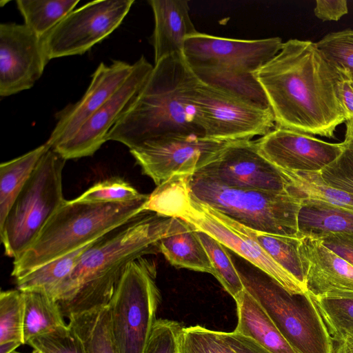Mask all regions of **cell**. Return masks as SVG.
I'll return each instance as SVG.
<instances>
[{
  "mask_svg": "<svg viewBox=\"0 0 353 353\" xmlns=\"http://www.w3.org/2000/svg\"><path fill=\"white\" fill-rule=\"evenodd\" d=\"M276 127L333 138L345 123L337 92L339 74L316 43L290 39L255 72Z\"/></svg>",
  "mask_w": 353,
  "mask_h": 353,
  "instance_id": "obj_1",
  "label": "cell"
},
{
  "mask_svg": "<svg viewBox=\"0 0 353 353\" xmlns=\"http://www.w3.org/2000/svg\"><path fill=\"white\" fill-rule=\"evenodd\" d=\"M172 219L142 211L93 241L53 296L63 316L108 305L128 264L159 252Z\"/></svg>",
  "mask_w": 353,
  "mask_h": 353,
  "instance_id": "obj_2",
  "label": "cell"
},
{
  "mask_svg": "<svg viewBox=\"0 0 353 353\" xmlns=\"http://www.w3.org/2000/svg\"><path fill=\"white\" fill-rule=\"evenodd\" d=\"M199 82L183 53L161 59L106 141L119 142L130 150L166 136L205 137L192 101Z\"/></svg>",
  "mask_w": 353,
  "mask_h": 353,
  "instance_id": "obj_3",
  "label": "cell"
},
{
  "mask_svg": "<svg viewBox=\"0 0 353 353\" xmlns=\"http://www.w3.org/2000/svg\"><path fill=\"white\" fill-rule=\"evenodd\" d=\"M147 199L128 203L65 200L25 253L13 261L19 279L34 269L97 239L143 211Z\"/></svg>",
  "mask_w": 353,
  "mask_h": 353,
  "instance_id": "obj_4",
  "label": "cell"
},
{
  "mask_svg": "<svg viewBox=\"0 0 353 353\" xmlns=\"http://www.w3.org/2000/svg\"><path fill=\"white\" fill-rule=\"evenodd\" d=\"M189 186L197 199L249 228L300 238L301 200L288 192L226 186L196 174L191 176Z\"/></svg>",
  "mask_w": 353,
  "mask_h": 353,
  "instance_id": "obj_5",
  "label": "cell"
},
{
  "mask_svg": "<svg viewBox=\"0 0 353 353\" xmlns=\"http://www.w3.org/2000/svg\"><path fill=\"white\" fill-rule=\"evenodd\" d=\"M65 160L50 148L41 157L0 227L5 254L19 259L65 201L62 176Z\"/></svg>",
  "mask_w": 353,
  "mask_h": 353,
  "instance_id": "obj_6",
  "label": "cell"
},
{
  "mask_svg": "<svg viewBox=\"0 0 353 353\" xmlns=\"http://www.w3.org/2000/svg\"><path fill=\"white\" fill-rule=\"evenodd\" d=\"M257 301L297 353H334V342L311 295L291 294L264 272H239Z\"/></svg>",
  "mask_w": 353,
  "mask_h": 353,
  "instance_id": "obj_7",
  "label": "cell"
},
{
  "mask_svg": "<svg viewBox=\"0 0 353 353\" xmlns=\"http://www.w3.org/2000/svg\"><path fill=\"white\" fill-rule=\"evenodd\" d=\"M157 266L146 257L130 262L108 303L112 335L119 353H143L157 321L160 293Z\"/></svg>",
  "mask_w": 353,
  "mask_h": 353,
  "instance_id": "obj_8",
  "label": "cell"
},
{
  "mask_svg": "<svg viewBox=\"0 0 353 353\" xmlns=\"http://www.w3.org/2000/svg\"><path fill=\"white\" fill-rule=\"evenodd\" d=\"M193 103L205 138L232 142L263 137L276 125L271 109H264L199 80Z\"/></svg>",
  "mask_w": 353,
  "mask_h": 353,
  "instance_id": "obj_9",
  "label": "cell"
},
{
  "mask_svg": "<svg viewBox=\"0 0 353 353\" xmlns=\"http://www.w3.org/2000/svg\"><path fill=\"white\" fill-rule=\"evenodd\" d=\"M134 2L93 1L72 11L43 38L49 60L84 54L120 26Z\"/></svg>",
  "mask_w": 353,
  "mask_h": 353,
  "instance_id": "obj_10",
  "label": "cell"
},
{
  "mask_svg": "<svg viewBox=\"0 0 353 353\" xmlns=\"http://www.w3.org/2000/svg\"><path fill=\"white\" fill-rule=\"evenodd\" d=\"M228 143L194 134L171 135L145 141L130 152L157 186L174 175L192 176Z\"/></svg>",
  "mask_w": 353,
  "mask_h": 353,
  "instance_id": "obj_11",
  "label": "cell"
},
{
  "mask_svg": "<svg viewBox=\"0 0 353 353\" xmlns=\"http://www.w3.org/2000/svg\"><path fill=\"white\" fill-rule=\"evenodd\" d=\"M194 174L226 186L270 192H287L290 184L252 139L229 142Z\"/></svg>",
  "mask_w": 353,
  "mask_h": 353,
  "instance_id": "obj_12",
  "label": "cell"
},
{
  "mask_svg": "<svg viewBox=\"0 0 353 353\" xmlns=\"http://www.w3.org/2000/svg\"><path fill=\"white\" fill-rule=\"evenodd\" d=\"M280 37L236 39L196 32L185 41L183 55L192 68L255 73L281 50Z\"/></svg>",
  "mask_w": 353,
  "mask_h": 353,
  "instance_id": "obj_13",
  "label": "cell"
},
{
  "mask_svg": "<svg viewBox=\"0 0 353 353\" xmlns=\"http://www.w3.org/2000/svg\"><path fill=\"white\" fill-rule=\"evenodd\" d=\"M177 218L216 239L275 280L290 293L306 292L296 279L279 265L257 243L239 231L230 218L201 202L191 192L188 204Z\"/></svg>",
  "mask_w": 353,
  "mask_h": 353,
  "instance_id": "obj_14",
  "label": "cell"
},
{
  "mask_svg": "<svg viewBox=\"0 0 353 353\" xmlns=\"http://www.w3.org/2000/svg\"><path fill=\"white\" fill-rule=\"evenodd\" d=\"M154 65L142 55L120 88L68 141L54 148L65 160L92 156L142 89Z\"/></svg>",
  "mask_w": 353,
  "mask_h": 353,
  "instance_id": "obj_15",
  "label": "cell"
},
{
  "mask_svg": "<svg viewBox=\"0 0 353 353\" xmlns=\"http://www.w3.org/2000/svg\"><path fill=\"white\" fill-rule=\"evenodd\" d=\"M49 61L43 38L24 23L0 24L1 97L30 89Z\"/></svg>",
  "mask_w": 353,
  "mask_h": 353,
  "instance_id": "obj_16",
  "label": "cell"
},
{
  "mask_svg": "<svg viewBox=\"0 0 353 353\" xmlns=\"http://www.w3.org/2000/svg\"><path fill=\"white\" fill-rule=\"evenodd\" d=\"M256 141L259 152L279 169L319 172L343 152L345 143H328L310 134L276 127Z\"/></svg>",
  "mask_w": 353,
  "mask_h": 353,
  "instance_id": "obj_17",
  "label": "cell"
},
{
  "mask_svg": "<svg viewBox=\"0 0 353 353\" xmlns=\"http://www.w3.org/2000/svg\"><path fill=\"white\" fill-rule=\"evenodd\" d=\"M133 69V64L115 60L101 62L97 68L83 97L55 114L57 123L46 143L54 148L70 139L82 125L120 88Z\"/></svg>",
  "mask_w": 353,
  "mask_h": 353,
  "instance_id": "obj_18",
  "label": "cell"
},
{
  "mask_svg": "<svg viewBox=\"0 0 353 353\" xmlns=\"http://www.w3.org/2000/svg\"><path fill=\"white\" fill-rule=\"evenodd\" d=\"M300 252L305 271V287L311 296L353 292V266L319 239L301 238Z\"/></svg>",
  "mask_w": 353,
  "mask_h": 353,
  "instance_id": "obj_19",
  "label": "cell"
},
{
  "mask_svg": "<svg viewBox=\"0 0 353 353\" xmlns=\"http://www.w3.org/2000/svg\"><path fill=\"white\" fill-rule=\"evenodd\" d=\"M154 28L151 37L154 63L161 59L183 53L185 39L198 32L190 15L185 0H150Z\"/></svg>",
  "mask_w": 353,
  "mask_h": 353,
  "instance_id": "obj_20",
  "label": "cell"
},
{
  "mask_svg": "<svg viewBox=\"0 0 353 353\" xmlns=\"http://www.w3.org/2000/svg\"><path fill=\"white\" fill-rule=\"evenodd\" d=\"M159 249L174 266L214 274L197 230L181 219L173 218L168 232L160 240Z\"/></svg>",
  "mask_w": 353,
  "mask_h": 353,
  "instance_id": "obj_21",
  "label": "cell"
},
{
  "mask_svg": "<svg viewBox=\"0 0 353 353\" xmlns=\"http://www.w3.org/2000/svg\"><path fill=\"white\" fill-rule=\"evenodd\" d=\"M235 301L238 317L235 332L252 339L272 353H297L245 289Z\"/></svg>",
  "mask_w": 353,
  "mask_h": 353,
  "instance_id": "obj_22",
  "label": "cell"
},
{
  "mask_svg": "<svg viewBox=\"0 0 353 353\" xmlns=\"http://www.w3.org/2000/svg\"><path fill=\"white\" fill-rule=\"evenodd\" d=\"M298 230L301 239H320L332 234H353V211L314 199H301Z\"/></svg>",
  "mask_w": 353,
  "mask_h": 353,
  "instance_id": "obj_23",
  "label": "cell"
},
{
  "mask_svg": "<svg viewBox=\"0 0 353 353\" xmlns=\"http://www.w3.org/2000/svg\"><path fill=\"white\" fill-rule=\"evenodd\" d=\"M23 304V341L66 327L59 302L50 295L37 291H21Z\"/></svg>",
  "mask_w": 353,
  "mask_h": 353,
  "instance_id": "obj_24",
  "label": "cell"
},
{
  "mask_svg": "<svg viewBox=\"0 0 353 353\" xmlns=\"http://www.w3.org/2000/svg\"><path fill=\"white\" fill-rule=\"evenodd\" d=\"M50 146L46 142L35 149L0 165V227L43 155Z\"/></svg>",
  "mask_w": 353,
  "mask_h": 353,
  "instance_id": "obj_25",
  "label": "cell"
},
{
  "mask_svg": "<svg viewBox=\"0 0 353 353\" xmlns=\"http://www.w3.org/2000/svg\"><path fill=\"white\" fill-rule=\"evenodd\" d=\"M234 225L257 243L305 290V271L300 252V238L272 234L249 228L232 219Z\"/></svg>",
  "mask_w": 353,
  "mask_h": 353,
  "instance_id": "obj_26",
  "label": "cell"
},
{
  "mask_svg": "<svg viewBox=\"0 0 353 353\" xmlns=\"http://www.w3.org/2000/svg\"><path fill=\"white\" fill-rule=\"evenodd\" d=\"M192 69L201 82L262 108L271 109L255 73L209 68Z\"/></svg>",
  "mask_w": 353,
  "mask_h": 353,
  "instance_id": "obj_27",
  "label": "cell"
},
{
  "mask_svg": "<svg viewBox=\"0 0 353 353\" xmlns=\"http://www.w3.org/2000/svg\"><path fill=\"white\" fill-rule=\"evenodd\" d=\"M68 320L85 353H119L112 332L108 305L72 315Z\"/></svg>",
  "mask_w": 353,
  "mask_h": 353,
  "instance_id": "obj_28",
  "label": "cell"
},
{
  "mask_svg": "<svg viewBox=\"0 0 353 353\" xmlns=\"http://www.w3.org/2000/svg\"><path fill=\"white\" fill-rule=\"evenodd\" d=\"M92 242L57 258L16 279L17 289L20 291L41 292L53 297L57 290L70 275L83 253Z\"/></svg>",
  "mask_w": 353,
  "mask_h": 353,
  "instance_id": "obj_29",
  "label": "cell"
},
{
  "mask_svg": "<svg viewBox=\"0 0 353 353\" xmlns=\"http://www.w3.org/2000/svg\"><path fill=\"white\" fill-rule=\"evenodd\" d=\"M290 180L287 192L299 199H310L353 211V195L326 184L320 172L282 170Z\"/></svg>",
  "mask_w": 353,
  "mask_h": 353,
  "instance_id": "obj_30",
  "label": "cell"
},
{
  "mask_svg": "<svg viewBox=\"0 0 353 353\" xmlns=\"http://www.w3.org/2000/svg\"><path fill=\"white\" fill-rule=\"evenodd\" d=\"M79 2V0H17L16 4L24 24L43 38L74 10Z\"/></svg>",
  "mask_w": 353,
  "mask_h": 353,
  "instance_id": "obj_31",
  "label": "cell"
},
{
  "mask_svg": "<svg viewBox=\"0 0 353 353\" xmlns=\"http://www.w3.org/2000/svg\"><path fill=\"white\" fill-rule=\"evenodd\" d=\"M311 296L334 343L353 337V292Z\"/></svg>",
  "mask_w": 353,
  "mask_h": 353,
  "instance_id": "obj_32",
  "label": "cell"
},
{
  "mask_svg": "<svg viewBox=\"0 0 353 353\" xmlns=\"http://www.w3.org/2000/svg\"><path fill=\"white\" fill-rule=\"evenodd\" d=\"M190 175H174L157 185L143 207V211L176 218L190 199Z\"/></svg>",
  "mask_w": 353,
  "mask_h": 353,
  "instance_id": "obj_33",
  "label": "cell"
},
{
  "mask_svg": "<svg viewBox=\"0 0 353 353\" xmlns=\"http://www.w3.org/2000/svg\"><path fill=\"white\" fill-rule=\"evenodd\" d=\"M196 230L211 261L213 275L235 300L245 290L239 271L221 243L208 234Z\"/></svg>",
  "mask_w": 353,
  "mask_h": 353,
  "instance_id": "obj_34",
  "label": "cell"
},
{
  "mask_svg": "<svg viewBox=\"0 0 353 353\" xmlns=\"http://www.w3.org/2000/svg\"><path fill=\"white\" fill-rule=\"evenodd\" d=\"M148 196L139 192L125 180L112 177L96 183L74 199L84 203H128L147 199Z\"/></svg>",
  "mask_w": 353,
  "mask_h": 353,
  "instance_id": "obj_35",
  "label": "cell"
},
{
  "mask_svg": "<svg viewBox=\"0 0 353 353\" xmlns=\"http://www.w3.org/2000/svg\"><path fill=\"white\" fill-rule=\"evenodd\" d=\"M11 341L24 344L23 297L18 289L0 293V344Z\"/></svg>",
  "mask_w": 353,
  "mask_h": 353,
  "instance_id": "obj_36",
  "label": "cell"
},
{
  "mask_svg": "<svg viewBox=\"0 0 353 353\" xmlns=\"http://www.w3.org/2000/svg\"><path fill=\"white\" fill-rule=\"evenodd\" d=\"M316 45L336 71L353 77V30L328 33Z\"/></svg>",
  "mask_w": 353,
  "mask_h": 353,
  "instance_id": "obj_37",
  "label": "cell"
},
{
  "mask_svg": "<svg viewBox=\"0 0 353 353\" xmlns=\"http://www.w3.org/2000/svg\"><path fill=\"white\" fill-rule=\"evenodd\" d=\"M183 328L177 321L157 319L143 353H183Z\"/></svg>",
  "mask_w": 353,
  "mask_h": 353,
  "instance_id": "obj_38",
  "label": "cell"
},
{
  "mask_svg": "<svg viewBox=\"0 0 353 353\" xmlns=\"http://www.w3.org/2000/svg\"><path fill=\"white\" fill-rule=\"evenodd\" d=\"M183 353H236L219 331L199 325L183 328Z\"/></svg>",
  "mask_w": 353,
  "mask_h": 353,
  "instance_id": "obj_39",
  "label": "cell"
},
{
  "mask_svg": "<svg viewBox=\"0 0 353 353\" xmlns=\"http://www.w3.org/2000/svg\"><path fill=\"white\" fill-rule=\"evenodd\" d=\"M28 344L43 353H85L82 341L69 325L38 336Z\"/></svg>",
  "mask_w": 353,
  "mask_h": 353,
  "instance_id": "obj_40",
  "label": "cell"
},
{
  "mask_svg": "<svg viewBox=\"0 0 353 353\" xmlns=\"http://www.w3.org/2000/svg\"><path fill=\"white\" fill-rule=\"evenodd\" d=\"M345 143L341 154L319 172L326 184L353 195V148Z\"/></svg>",
  "mask_w": 353,
  "mask_h": 353,
  "instance_id": "obj_41",
  "label": "cell"
},
{
  "mask_svg": "<svg viewBox=\"0 0 353 353\" xmlns=\"http://www.w3.org/2000/svg\"><path fill=\"white\" fill-rule=\"evenodd\" d=\"M319 240L325 247L353 266V234H332Z\"/></svg>",
  "mask_w": 353,
  "mask_h": 353,
  "instance_id": "obj_42",
  "label": "cell"
},
{
  "mask_svg": "<svg viewBox=\"0 0 353 353\" xmlns=\"http://www.w3.org/2000/svg\"><path fill=\"white\" fill-rule=\"evenodd\" d=\"M315 16L323 21H336L348 13L346 0H316Z\"/></svg>",
  "mask_w": 353,
  "mask_h": 353,
  "instance_id": "obj_43",
  "label": "cell"
},
{
  "mask_svg": "<svg viewBox=\"0 0 353 353\" xmlns=\"http://www.w3.org/2000/svg\"><path fill=\"white\" fill-rule=\"evenodd\" d=\"M337 73L339 74L338 97L345 120L348 121L353 119V77L343 72H337Z\"/></svg>",
  "mask_w": 353,
  "mask_h": 353,
  "instance_id": "obj_44",
  "label": "cell"
},
{
  "mask_svg": "<svg viewBox=\"0 0 353 353\" xmlns=\"http://www.w3.org/2000/svg\"><path fill=\"white\" fill-rule=\"evenodd\" d=\"M220 336L227 342L236 353H272L252 339L237 333L219 332Z\"/></svg>",
  "mask_w": 353,
  "mask_h": 353,
  "instance_id": "obj_45",
  "label": "cell"
},
{
  "mask_svg": "<svg viewBox=\"0 0 353 353\" xmlns=\"http://www.w3.org/2000/svg\"><path fill=\"white\" fill-rule=\"evenodd\" d=\"M334 353H353V337L334 343Z\"/></svg>",
  "mask_w": 353,
  "mask_h": 353,
  "instance_id": "obj_46",
  "label": "cell"
},
{
  "mask_svg": "<svg viewBox=\"0 0 353 353\" xmlns=\"http://www.w3.org/2000/svg\"><path fill=\"white\" fill-rule=\"evenodd\" d=\"M345 134L344 141L353 148V119L345 122Z\"/></svg>",
  "mask_w": 353,
  "mask_h": 353,
  "instance_id": "obj_47",
  "label": "cell"
},
{
  "mask_svg": "<svg viewBox=\"0 0 353 353\" xmlns=\"http://www.w3.org/2000/svg\"><path fill=\"white\" fill-rule=\"evenodd\" d=\"M22 345L19 342L11 341L0 344V353H11Z\"/></svg>",
  "mask_w": 353,
  "mask_h": 353,
  "instance_id": "obj_48",
  "label": "cell"
},
{
  "mask_svg": "<svg viewBox=\"0 0 353 353\" xmlns=\"http://www.w3.org/2000/svg\"><path fill=\"white\" fill-rule=\"evenodd\" d=\"M32 353H43V352H41V351H39L37 349H34V350L32 352Z\"/></svg>",
  "mask_w": 353,
  "mask_h": 353,
  "instance_id": "obj_49",
  "label": "cell"
},
{
  "mask_svg": "<svg viewBox=\"0 0 353 353\" xmlns=\"http://www.w3.org/2000/svg\"><path fill=\"white\" fill-rule=\"evenodd\" d=\"M11 353H21V352H17V351H14V352H12Z\"/></svg>",
  "mask_w": 353,
  "mask_h": 353,
  "instance_id": "obj_50",
  "label": "cell"
}]
</instances>
